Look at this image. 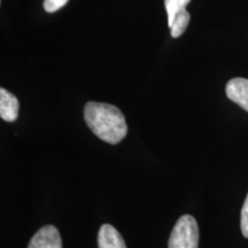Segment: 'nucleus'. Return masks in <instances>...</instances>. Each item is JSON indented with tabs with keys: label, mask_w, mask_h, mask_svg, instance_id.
I'll return each instance as SVG.
<instances>
[{
	"label": "nucleus",
	"mask_w": 248,
	"mask_h": 248,
	"mask_svg": "<svg viewBox=\"0 0 248 248\" xmlns=\"http://www.w3.org/2000/svg\"><path fill=\"white\" fill-rule=\"evenodd\" d=\"M84 120L91 131L108 144H119L128 132L122 111L105 102H88L84 107Z\"/></svg>",
	"instance_id": "1"
},
{
	"label": "nucleus",
	"mask_w": 248,
	"mask_h": 248,
	"mask_svg": "<svg viewBox=\"0 0 248 248\" xmlns=\"http://www.w3.org/2000/svg\"><path fill=\"white\" fill-rule=\"evenodd\" d=\"M241 232H243L244 237L248 238V194L246 200H245L243 209H241Z\"/></svg>",
	"instance_id": "9"
},
{
	"label": "nucleus",
	"mask_w": 248,
	"mask_h": 248,
	"mask_svg": "<svg viewBox=\"0 0 248 248\" xmlns=\"http://www.w3.org/2000/svg\"><path fill=\"white\" fill-rule=\"evenodd\" d=\"M199 228L191 215H183L173 226L168 241V248H198Z\"/></svg>",
	"instance_id": "2"
},
{
	"label": "nucleus",
	"mask_w": 248,
	"mask_h": 248,
	"mask_svg": "<svg viewBox=\"0 0 248 248\" xmlns=\"http://www.w3.org/2000/svg\"><path fill=\"white\" fill-rule=\"evenodd\" d=\"M28 248H62L60 233L54 225H45L31 238Z\"/></svg>",
	"instance_id": "3"
},
{
	"label": "nucleus",
	"mask_w": 248,
	"mask_h": 248,
	"mask_svg": "<svg viewBox=\"0 0 248 248\" xmlns=\"http://www.w3.org/2000/svg\"><path fill=\"white\" fill-rule=\"evenodd\" d=\"M190 18L191 15L186 11V8L183 9V11H181L176 15L172 23L169 26L170 30H171V36L173 38H178V37H181L185 32L186 28H187L188 23H190Z\"/></svg>",
	"instance_id": "7"
},
{
	"label": "nucleus",
	"mask_w": 248,
	"mask_h": 248,
	"mask_svg": "<svg viewBox=\"0 0 248 248\" xmlns=\"http://www.w3.org/2000/svg\"><path fill=\"white\" fill-rule=\"evenodd\" d=\"M68 0H44V9L47 13H54L63 7Z\"/></svg>",
	"instance_id": "10"
},
{
	"label": "nucleus",
	"mask_w": 248,
	"mask_h": 248,
	"mask_svg": "<svg viewBox=\"0 0 248 248\" xmlns=\"http://www.w3.org/2000/svg\"><path fill=\"white\" fill-rule=\"evenodd\" d=\"M18 109L17 98L4 88L0 89V117L6 122H14L18 116Z\"/></svg>",
	"instance_id": "5"
},
{
	"label": "nucleus",
	"mask_w": 248,
	"mask_h": 248,
	"mask_svg": "<svg viewBox=\"0 0 248 248\" xmlns=\"http://www.w3.org/2000/svg\"><path fill=\"white\" fill-rule=\"evenodd\" d=\"M99 248H126L122 235L110 224L101 225L98 233Z\"/></svg>",
	"instance_id": "6"
},
{
	"label": "nucleus",
	"mask_w": 248,
	"mask_h": 248,
	"mask_svg": "<svg viewBox=\"0 0 248 248\" xmlns=\"http://www.w3.org/2000/svg\"><path fill=\"white\" fill-rule=\"evenodd\" d=\"M191 0H164L167 14H168V26L172 23L173 18L179 12L186 8V6L190 4Z\"/></svg>",
	"instance_id": "8"
},
{
	"label": "nucleus",
	"mask_w": 248,
	"mask_h": 248,
	"mask_svg": "<svg viewBox=\"0 0 248 248\" xmlns=\"http://www.w3.org/2000/svg\"><path fill=\"white\" fill-rule=\"evenodd\" d=\"M225 92L228 98L248 111V79L237 77L229 80Z\"/></svg>",
	"instance_id": "4"
}]
</instances>
